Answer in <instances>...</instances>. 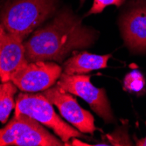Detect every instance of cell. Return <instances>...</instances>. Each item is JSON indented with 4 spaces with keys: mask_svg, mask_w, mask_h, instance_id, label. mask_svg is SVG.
Returning a JSON list of instances; mask_svg holds the SVG:
<instances>
[{
    "mask_svg": "<svg viewBox=\"0 0 146 146\" xmlns=\"http://www.w3.org/2000/svg\"><path fill=\"white\" fill-rule=\"evenodd\" d=\"M95 39L96 33L82 25L70 9L65 8L24 41L25 57L28 62H62L72 51L86 48L94 43Z\"/></svg>",
    "mask_w": 146,
    "mask_h": 146,
    "instance_id": "6da1fadb",
    "label": "cell"
},
{
    "mask_svg": "<svg viewBox=\"0 0 146 146\" xmlns=\"http://www.w3.org/2000/svg\"><path fill=\"white\" fill-rule=\"evenodd\" d=\"M58 0H6L0 7V25L23 40L56 12Z\"/></svg>",
    "mask_w": 146,
    "mask_h": 146,
    "instance_id": "7a4b0ae2",
    "label": "cell"
},
{
    "mask_svg": "<svg viewBox=\"0 0 146 146\" xmlns=\"http://www.w3.org/2000/svg\"><path fill=\"white\" fill-rule=\"evenodd\" d=\"M24 114L52 129L66 144L71 138L82 137V133L65 123L55 113L51 102L42 94L20 93L16 99L14 115Z\"/></svg>",
    "mask_w": 146,
    "mask_h": 146,
    "instance_id": "3957f363",
    "label": "cell"
},
{
    "mask_svg": "<svg viewBox=\"0 0 146 146\" xmlns=\"http://www.w3.org/2000/svg\"><path fill=\"white\" fill-rule=\"evenodd\" d=\"M60 146L63 145L35 119L24 115H14L0 129V146Z\"/></svg>",
    "mask_w": 146,
    "mask_h": 146,
    "instance_id": "277c9868",
    "label": "cell"
},
{
    "mask_svg": "<svg viewBox=\"0 0 146 146\" xmlns=\"http://www.w3.org/2000/svg\"><path fill=\"white\" fill-rule=\"evenodd\" d=\"M58 88L86 101L90 108L109 123L114 122V115L105 89L91 83V76L86 74H67L62 73L56 85Z\"/></svg>",
    "mask_w": 146,
    "mask_h": 146,
    "instance_id": "5b68a950",
    "label": "cell"
},
{
    "mask_svg": "<svg viewBox=\"0 0 146 146\" xmlns=\"http://www.w3.org/2000/svg\"><path fill=\"white\" fill-rule=\"evenodd\" d=\"M61 71L54 62L30 61L13 72L10 81L22 92L35 93L52 87L60 77Z\"/></svg>",
    "mask_w": 146,
    "mask_h": 146,
    "instance_id": "8992f818",
    "label": "cell"
},
{
    "mask_svg": "<svg viewBox=\"0 0 146 146\" xmlns=\"http://www.w3.org/2000/svg\"><path fill=\"white\" fill-rule=\"evenodd\" d=\"M127 47L133 52H146V0H132L119 19Z\"/></svg>",
    "mask_w": 146,
    "mask_h": 146,
    "instance_id": "52a82bcc",
    "label": "cell"
},
{
    "mask_svg": "<svg viewBox=\"0 0 146 146\" xmlns=\"http://www.w3.org/2000/svg\"><path fill=\"white\" fill-rule=\"evenodd\" d=\"M42 94L58 108L60 115L79 131L93 135L96 130L95 119L92 114L83 110L77 100L70 93L57 86L51 87L43 91Z\"/></svg>",
    "mask_w": 146,
    "mask_h": 146,
    "instance_id": "ba28073f",
    "label": "cell"
},
{
    "mask_svg": "<svg viewBox=\"0 0 146 146\" xmlns=\"http://www.w3.org/2000/svg\"><path fill=\"white\" fill-rule=\"evenodd\" d=\"M28 61L25 57L24 40L7 32L0 25V80L10 82L11 74Z\"/></svg>",
    "mask_w": 146,
    "mask_h": 146,
    "instance_id": "9c48e42d",
    "label": "cell"
},
{
    "mask_svg": "<svg viewBox=\"0 0 146 146\" xmlns=\"http://www.w3.org/2000/svg\"><path fill=\"white\" fill-rule=\"evenodd\" d=\"M74 54L63 64V73L67 74H85L91 71L105 68L111 54H94L88 52H74Z\"/></svg>",
    "mask_w": 146,
    "mask_h": 146,
    "instance_id": "30bf717a",
    "label": "cell"
},
{
    "mask_svg": "<svg viewBox=\"0 0 146 146\" xmlns=\"http://www.w3.org/2000/svg\"><path fill=\"white\" fill-rule=\"evenodd\" d=\"M17 88L11 81L0 84V122L2 123H6L10 113L15 108L14 95Z\"/></svg>",
    "mask_w": 146,
    "mask_h": 146,
    "instance_id": "8fae6325",
    "label": "cell"
},
{
    "mask_svg": "<svg viewBox=\"0 0 146 146\" xmlns=\"http://www.w3.org/2000/svg\"><path fill=\"white\" fill-rule=\"evenodd\" d=\"M146 82L143 74L138 70H133L128 73L123 79V88L129 92L140 94L144 89Z\"/></svg>",
    "mask_w": 146,
    "mask_h": 146,
    "instance_id": "7c38bea8",
    "label": "cell"
},
{
    "mask_svg": "<svg viewBox=\"0 0 146 146\" xmlns=\"http://www.w3.org/2000/svg\"><path fill=\"white\" fill-rule=\"evenodd\" d=\"M85 2V0H80V3L82 5ZM125 0H94L93 2V5L88 11V12L86 14V16L92 15V14H98L101 13L106 7L115 5L116 7H120Z\"/></svg>",
    "mask_w": 146,
    "mask_h": 146,
    "instance_id": "4fadbf2b",
    "label": "cell"
},
{
    "mask_svg": "<svg viewBox=\"0 0 146 146\" xmlns=\"http://www.w3.org/2000/svg\"><path fill=\"white\" fill-rule=\"evenodd\" d=\"M145 126H146V122H145ZM136 144L138 146H146V136L143 138L136 139Z\"/></svg>",
    "mask_w": 146,
    "mask_h": 146,
    "instance_id": "5bb4252c",
    "label": "cell"
},
{
    "mask_svg": "<svg viewBox=\"0 0 146 146\" xmlns=\"http://www.w3.org/2000/svg\"><path fill=\"white\" fill-rule=\"evenodd\" d=\"M5 1H6V0H0V7H2V5L5 4Z\"/></svg>",
    "mask_w": 146,
    "mask_h": 146,
    "instance_id": "9a60e30c",
    "label": "cell"
}]
</instances>
